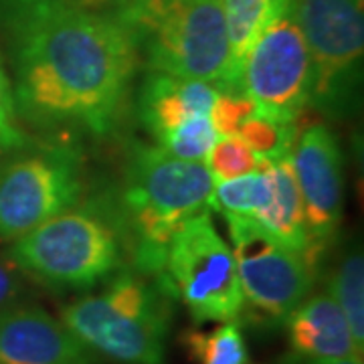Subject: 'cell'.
Listing matches in <instances>:
<instances>
[{"label": "cell", "mask_w": 364, "mask_h": 364, "mask_svg": "<svg viewBox=\"0 0 364 364\" xmlns=\"http://www.w3.org/2000/svg\"><path fill=\"white\" fill-rule=\"evenodd\" d=\"M124 235L112 198L75 203L13 241L9 261L53 289L87 291L124 265Z\"/></svg>", "instance_id": "obj_4"}, {"label": "cell", "mask_w": 364, "mask_h": 364, "mask_svg": "<svg viewBox=\"0 0 364 364\" xmlns=\"http://www.w3.org/2000/svg\"><path fill=\"white\" fill-rule=\"evenodd\" d=\"M162 284L184 304L195 324L241 318L243 294L233 251L215 229L208 210L188 219L172 237Z\"/></svg>", "instance_id": "obj_7"}, {"label": "cell", "mask_w": 364, "mask_h": 364, "mask_svg": "<svg viewBox=\"0 0 364 364\" xmlns=\"http://www.w3.org/2000/svg\"><path fill=\"white\" fill-rule=\"evenodd\" d=\"M328 294L344 314L352 338L364 348V257L360 249H352L334 269Z\"/></svg>", "instance_id": "obj_18"}, {"label": "cell", "mask_w": 364, "mask_h": 364, "mask_svg": "<svg viewBox=\"0 0 364 364\" xmlns=\"http://www.w3.org/2000/svg\"><path fill=\"white\" fill-rule=\"evenodd\" d=\"M215 178L205 162L182 160L154 146L132 148L114 208L136 272L164 279L172 237L195 215L208 210Z\"/></svg>", "instance_id": "obj_2"}, {"label": "cell", "mask_w": 364, "mask_h": 364, "mask_svg": "<svg viewBox=\"0 0 364 364\" xmlns=\"http://www.w3.org/2000/svg\"><path fill=\"white\" fill-rule=\"evenodd\" d=\"M219 138L221 136L215 130L210 117L195 116L184 119L178 126L166 132L160 140H156V146L182 160L205 162L210 148Z\"/></svg>", "instance_id": "obj_21"}, {"label": "cell", "mask_w": 364, "mask_h": 364, "mask_svg": "<svg viewBox=\"0 0 364 364\" xmlns=\"http://www.w3.org/2000/svg\"><path fill=\"white\" fill-rule=\"evenodd\" d=\"M0 2H9V4H14V6H25V9H31V6L45 4V2H51V0H0Z\"/></svg>", "instance_id": "obj_26"}, {"label": "cell", "mask_w": 364, "mask_h": 364, "mask_svg": "<svg viewBox=\"0 0 364 364\" xmlns=\"http://www.w3.org/2000/svg\"><path fill=\"white\" fill-rule=\"evenodd\" d=\"M239 83L261 116L298 122L310 105L312 57L291 9L261 31L243 59Z\"/></svg>", "instance_id": "obj_10"}, {"label": "cell", "mask_w": 364, "mask_h": 364, "mask_svg": "<svg viewBox=\"0 0 364 364\" xmlns=\"http://www.w3.org/2000/svg\"><path fill=\"white\" fill-rule=\"evenodd\" d=\"M182 348L196 364H249V350L237 322H221L213 330H184Z\"/></svg>", "instance_id": "obj_17"}, {"label": "cell", "mask_w": 364, "mask_h": 364, "mask_svg": "<svg viewBox=\"0 0 364 364\" xmlns=\"http://www.w3.org/2000/svg\"><path fill=\"white\" fill-rule=\"evenodd\" d=\"M0 364H100L61 320L37 306L0 308Z\"/></svg>", "instance_id": "obj_12"}, {"label": "cell", "mask_w": 364, "mask_h": 364, "mask_svg": "<svg viewBox=\"0 0 364 364\" xmlns=\"http://www.w3.org/2000/svg\"><path fill=\"white\" fill-rule=\"evenodd\" d=\"M28 140L18 124V112L14 104L13 81L9 77L0 57V156L25 148Z\"/></svg>", "instance_id": "obj_23"}, {"label": "cell", "mask_w": 364, "mask_h": 364, "mask_svg": "<svg viewBox=\"0 0 364 364\" xmlns=\"http://www.w3.org/2000/svg\"><path fill=\"white\" fill-rule=\"evenodd\" d=\"M114 14L150 73L210 81L221 90L229 67L221 0H122Z\"/></svg>", "instance_id": "obj_5"}, {"label": "cell", "mask_w": 364, "mask_h": 364, "mask_svg": "<svg viewBox=\"0 0 364 364\" xmlns=\"http://www.w3.org/2000/svg\"><path fill=\"white\" fill-rule=\"evenodd\" d=\"M261 168L267 174L272 184V198L267 208L255 219L269 233L282 241L286 247L301 253L314 269H318L310 257V237L304 219V207L299 196L298 182L291 166V156L265 162L261 160Z\"/></svg>", "instance_id": "obj_15"}, {"label": "cell", "mask_w": 364, "mask_h": 364, "mask_svg": "<svg viewBox=\"0 0 364 364\" xmlns=\"http://www.w3.org/2000/svg\"><path fill=\"white\" fill-rule=\"evenodd\" d=\"M172 299L156 277L119 269L102 291L65 304L59 320L97 356L117 364H164Z\"/></svg>", "instance_id": "obj_3"}, {"label": "cell", "mask_w": 364, "mask_h": 364, "mask_svg": "<svg viewBox=\"0 0 364 364\" xmlns=\"http://www.w3.org/2000/svg\"><path fill=\"white\" fill-rule=\"evenodd\" d=\"M119 2H122V0H119Z\"/></svg>", "instance_id": "obj_28"}, {"label": "cell", "mask_w": 364, "mask_h": 364, "mask_svg": "<svg viewBox=\"0 0 364 364\" xmlns=\"http://www.w3.org/2000/svg\"><path fill=\"white\" fill-rule=\"evenodd\" d=\"M219 91V85L210 81L148 71L138 93V119L156 142L188 117H210Z\"/></svg>", "instance_id": "obj_14"}, {"label": "cell", "mask_w": 364, "mask_h": 364, "mask_svg": "<svg viewBox=\"0 0 364 364\" xmlns=\"http://www.w3.org/2000/svg\"><path fill=\"white\" fill-rule=\"evenodd\" d=\"M243 294V314L259 324H282L312 294L316 269L251 217L225 215Z\"/></svg>", "instance_id": "obj_9"}, {"label": "cell", "mask_w": 364, "mask_h": 364, "mask_svg": "<svg viewBox=\"0 0 364 364\" xmlns=\"http://www.w3.org/2000/svg\"><path fill=\"white\" fill-rule=\"evenodd\" d=\"M304 364H363V358H344V360H328V363H304Z\"/></svg>", "instance_id": "obj_27"}, {"label": "cell", "mask_w": 364, "mask_h": 364, "mask_svg": "<svg viewBox=\"0 0 364 364\" xmlns=\"http://www.w3.org/2000/svg\"><path fill=\"white\" fill-rule=\"evenodd\" d=\"M205 166L215 182H219L239 178L259 170L261 160L251 152V148L241 138L223 136L210 148L208 156L205 158Z\"/></svg>", "instance_id": "obj_22"}, {"label": "cell", "mask_w": 364, "mask_h": 364, "mask_svg": "<svg viewBox=\"0 0 364 364\" xmlns=\"http://www.w3.org/2000/svg\"><path fill=\"white\" fill-rule=\"evenodd\" d=\"M259 160L273 162L291 156L298 140V122H282L253 112L235 134Z\"/></svg>", "instance_id": "obj_20"}, {"label": "cell", "mask_w": 364, "mask_h": 364, "mask_svg": "<svg viewBox=\"0 0 364 364\" xmlns=\"http://www.w3.org/2000/svg\"><path fill=\"white\" fill-rule=\"evenodd\" d=\"M13 63L18 116L102 136L117 124L140 59L114 13L51 0L23 14Z\"/></svg>", "instance_id": "obj_1"}, {"label": "cell", "mask_w": 364, "mask_h": 364, "mask_svg": "<svg viewBox=\"0 0 364 364\" xmlns=\"http://www.w3.org/2000/svg\"><path fill=\"white\" fill-rule=\"evenodd\" d=\"M291 354L301 363H328L363 358L348 322L328 291L308 296L286 318Z\"/></svg>", "instance_id": "obj_13"}, {"label": "cell", "mask_w": 364, "mask_h": 364, "mask_svg": "<svg viewBox=\"0 0 364 364\" xmlns=\"http://www.w3.org/2000/svg\"><path fill=\"white\" fill-rule=\"evenodd\" d=\"M291 166L310 237V257L318 267V259L334 241L342 219V152L330 128L314 124L298 134L291 150Z\"/></svg>", "instance_id": "obj_11"}, {"label": "cell", "mask_w": 364, "mask_h": 364, "mask_svg": "<svg viewBox=\"0 0 364 364\" xmlns=\"http://www.w3.org/2000/svg\"><path fill=\"white\" fill-rule=\"evenodd\" d=\"M255 112L253 102L243 93H227L219 91L217 102L210 109V122L219 136H235L239 126Z\"/></svg>", "instance_id": "obj_24"}, {"label": "cell", "mask_w": 364, "mask_h": 364, "mask_svg": "<svg viewBox=\"0 0 364 364\" xmlns=\"http://www.w3.org/2000/svg\"><path fill=\"white\" fill-rule=\"evenodd\" d=\"M291 16L312 57L310 105L330 117L346 116L360 90L364 0H294Z\"/></svg>", "instance_id": "obj_6"}, {"label": "cell", "mask_w": 364, "mask_h": 364, "mask_svg": "<svg viewBox=\"0 0 364 364\" xmlns=\"http://www.w3.org/2000/svg\"><path fill=\"white\" fill-rule=\"evenodd\" d=\"M269 198H272V184L267 174L259 166V170L245 176L215 182V188L208 198V208L219 210L223 217L235 215V217L257 219L269 205Z\"/></svg>", "instance_id": "obj_19"}, {"label": "cell", "mask_w": 364, "mask_h": 364, "mask_svg": "<svg viewBox=\"0 0 364 364\" xmlns=\"http://www.w3.org/2000/svg\"><path fill=\"white\" fill-rule=\"evenodd\" d=\"M294 0H221L227 37L229 67L221 91L241 93V65L251 45L265 26L291 9Z\"/></svg>", "instance_id": "obj_16"}, {"label": "cell", "mask_w": 364, "mask_h": 364, "mask_svg": "<svg viewBox=\"0 0 364 364\" xmlns=\"http://www.w3.org/2000/svg\"><path fill=\"white\" fill-rule=\"evenodd\" d=\"M21 150L0 164V241H16L73 207L83 193L77 148L45 144Z\"/></svg>", "instance_id": "obj_8"}, {"label": "cell", "mask_w": 364, "mask_h": 364, "mask_svg": "<svg viewBox=\"0 0 364 364\" xmlns=\"http://www.w3.org/2000/svg\"><path fill=\"white\" fill-rule=\"evenodd\" d=\"M18 269L13 263L0 261V308L13 306L14 299L23 294V282L18 277Z\"/></svg>", "instance_id": "obj_25"}]
</instances>
